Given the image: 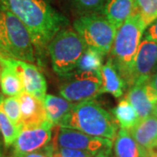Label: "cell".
Segmentation results:
<instances>
[{
  "instance_id": "1",
  "label": "cell",
  "mask_w": 157,
  "mask_h": 157,
  "mask_svg": "<svg viewBox=\"0 0 157 157\" xmlns=\"http://www.w3.org/2000/svg\"><path fill=\"white\" fill-rule=\"evenodd\" d=\"M0 8L10 11L25 25L37 49L47 47L67 24L66 17L44 0H0Z\"/></svg>"
},
{
  "instance_id": "2",
  "label": "cell",
  "mask_w": 157,
  "mask_h": 157,
  "mask_svg": "<svg viewBox=\"0 0 157 157\" xmlns=\"http://www.w3.org/2000/svg\"><path fill=\"white\" fill-rule=\"evenodd\" d=\"M59 127L76 129L86 135L112 140L119 128L114 117L94 100L75 103Z\"/></svg>"
},
{
  "instance_id": "3",
  "label": "cell",
  "mask_w": 157,
  "mask_h": 157,
  "mask_svg": "<svg viewBox=\"0 0 157 157\" xmlns=\"http://www.w3.org/2000/svg\"><path fill=\"white\" fill-rule=\"evenodd\" d=\"M146 26L140 15L134 13L117 28L110 59L124 79L127 88L132 86V73L135 57Z\"/></svg>"
},
{
  "instance_id": "4",
  "label": "cell",
  "mask_w": 157,
  "mask_h": 157,
  "mask_svg": "<svg viewBox=\"0 0 157 157\" xmlns=\"http://www.w3.org/2000/svg\"><path fill=\"white\" fill-rule=\"evenodd\" d=\"M47 48L54 72L66 77L75 71L86 45L75 30L63 28L51 40Z\"/></svg>"
},
{
  "instance_id": "5",
  "label": "cell",
  "mask_w": 157,
  "mask_h": 157,
  "mask_svg": "<svg viewBox=\"0 0 157 157\" xmlns=\"http://www.w3.org/2000/svg\"><path fill=\"white\" fill-rule=\"evenodd\" d=\"M0 24L6 56L25 62L35 60L34 44L28 29L10 11L0 8Z\"/></svg>"
},
{
  "instance_id": "6",
  "label": "cell",
  "mask_w": 157,
  "mask_h": 157,
  "mask_svg": "<svg viewBox=\"0 0 157 157\" xmlns=\"http://www.w3.org/2000/svg\"><path fill=\"white\" fill-rule=\"evenodd\" d=\"M73 27L86 47L99 52L103 56L110 52L117 28L101 13L80 16L74 21Z\"/></svg>"
},
{
  "instance_id": "7",
  "label": "cell",
  "mask_w": 157,
  "mask_h": 157,
  "mask_svg": "<svg viewBox=\"0 0 157 157\" xmlns=\"http://www.w3.org/2000/svg\"><path fill=\"white\" fill-rule=\"evenodd\" d=\"M52 143L55 147L83 150L95 157H110L113 140L86 135L76 129L59 127Z\"/></svg>"
},
{
  "instance_id": "8",
  "label": "cell",
  "mask_w": 157,
  "mask_h": 157,
  "mask_svg": "<svg viewBox=\"0 0 157 157\" xmlns=\"http://www.w3.org/2000/svg\"><path fill=\"white\" fill-rule=\"evenodd\" d=\"M59 86L61 97L72 103L92 101L101 94V73L74 71Z\"/></svg>"
},
{
  "instance_id": "9",
  "label": "cell",
  "mask_w": 157,
  "mask_h": 157,
  "mask_svg": "<svg viewBox=\"0 0 157 157\" xmlns=\"http://www.w3.org/2000/svg\"><path fill=\"white\" fill-rule=\"evenodd\" d=\"M51 124L39 127H24L13 143L14 155H23L37 151L48 145L52 140Z\"/></svg>"
},
{
  "instance_id": "10",
  "label": "cell",
  "mask_w": 157,
  "mask_h": 157,
  "mask_svg": "<svg viewBox=\"0 0 157 157\" xmlns=\"http://www.w3.org/2000/svg\"><path fill=\"white\" fill-rule=\"evenodd\" d=\"M125 98L134 107L140 120L155 114L157 94L152 88L148 79L135 82L129 87Z\"/></svg>"
},
{
  "instance_id": "11",
  "label": "cell",
  "mask_w": 157,
  "mask_h": 157,
  "mask_svg": "<svg viewBox=\"0 0 157 157\" xmlns=\"http://www.w3.org/2000/svg\"><path fill=\"white\" fill-rule=\"evenodd\" d=\"M156 67L157 43L144 39L140 41L135 57L132 73V86L139 80L148 79Z\"/></svg>"
},
{
  "instance_id": "12",
  "label": "cell",
  "mask_w": 157,
  "mask_h": 157,
  "mask_svg": "<svg viewBox=\"0 0 157 157\" xmlns=\"http://www.w3.org/2000/svg\"><path fill=\"white\" fill-rule=\"evenodd\" d=\"M15 66L21 78L24 91L40 101H44L46 95L47 84L45 77L36 66L30 62L15 59Z\"/></svg>"
},
{
  "instance_id": "13",
  "label": "cell",
  "mask_w": 157,
  "mask_h": 157,
  "mask_svg": "<svg viewBox=\"0 0 157 157\" xmlns=\"http://www.w3.org/2000/svg\"><path fill=\"white\" fill-rule=\"evenodd\" d=\"M17 98L20 105L22 128L50 124L47 120L43 101L25 91L17 96Z\"/></svg>"
},
{
  "instance_id": "14",
  "label": "cell",
  "mask_w": 157,
  "mask_h": 157,
  "mask_svg": "<svg viewBox=\"0 0 157 157\" xmlns=\"http://www.w3.org/2000/svg\"><path fill=\"white\" fill-rule=\"evenodd\" d=\"M1 76L0 85L2 93L8 97H16L24 92L21 78L15 66V59L0 56Z\"/></svg>"
},
{
  "instance_id": "15",
  "label": "cell",
  "mask_w": 157,
  "mask_h": 157,
  "mask_svg": "<svg viewBox=\"0 0 157 157\" xmlns=\"http://www.w3.org/2000/svg\"><path fill=\"white\" fill-rule=\"evenodd\" d=\"M129 132L140 146L141 151L155 147H157V116L153 114L140 120Z\"/></svg>"
},
{
  "instance_id": "16",
  "label": "cell",
  "mask_w": 157,
  "mask_h": 157,
  "mask_svg": "<svg viewBox=\"0 0 157 157\" xmlns=\"http://www.w3.org/2000/svg\"><path fill=\"white\" fill-rule=\"evenodd\" d=\"M101 94L108 93L115 98L121 97L127 85L109 58L101 69Z\"/></svg>"
},
{
  "instance_id": "17",
  "label": "cell",
  "mask_w": 157,
  "mask_h": 157,
  "mask_svg": "<svg viewBox=\"0 0 157 157\" xmlns=\"http://www.w3.org/2000/svg\"><path fill=\"white\" fill-rule=\"evenodd\" d=\"M135 12L134 0H107L101 14L118 28Z\"/></svg>"
},
{
  "instance_id": "18",
  "label": "cell",
  "mask_w": 157,
  "mask_h": 157,
  "mask_svg": "<svg viewBox=\"0 0 157 157\" xmlns=\"http://www.w3.org/2000/svg\"><path fill=\"white\" fill-rule=\"evenodd\" d=\"M47 120L50 124L54 128L59 126L61 121L73 107L74 103L70 102L63 97L46 94L43 101Z\"/></svg>"
},
{
  "instance_id": "19",
  "label": "cell",
  "mask_w": 157,
  "mask_h": 157,
  "mask_svg": "<svg viewBox=\"0 0 157 157\" xmlns=\"http://www.w3.org/2000/svg\"><path fill=\"white\" fill-rule=\"evenodd\" d=\"M113 141L115 157H142L141 149L128 130L121 128Z\"/></svg>"
},
{
  "instance_id": "20",
  "label": "cell",
  "mask_w": 157,
  "mask_h": 157,
  "mask_svg": "<svg viewBox=\"0 0 157 157\" xmlns=\"http://www.w3.org/2000/svg\"><path fill=\"white\" fill-rule=\"evenodd\" d=\"M113 116L121 128L130 130L140 121V117L134 107L126 98L121 100L113 109Z\"/></svg>"
},
{
  "instance_id": "21",
  "label": "cell",
  "mask_w": 157,
  "mask_h": 157,
  "mask_svg": "<svg viewBox=\"0 0 157 157\" xmlns=\"http://www.w3.org/2000/svg\"><path fill=\"white\" fill-rule=\"evenodd\" d=\"M104 57L105 56H103L99 52L89 47H86L78 60L75 71L100 73L103 66Z\"/></svg>"
},
{
  "instance_id": "22",
  "label": "cell",
  "mask_w": 157,
  "mask_h": 157,
  "mask_svg": "<svg viewBox=\"0 0 157 157\" xmlns=\"http://www.w3.org/2000/svg\"><path fill=\"white\" fill-rule=\"evenodd\" d=\"M3 95H0V131L4 137L6 147L13 145L21 128L16 127L7 117L2 107Z\"/></svg>"
},
{
  "instance_id": "23",
  "label": "cell",
  "mask_w": 157,
  "mask_h": 157,
  "mask_svg": "<svg viewBox=\"0 0 157 157\" xmlns=\"http://www.w3.org/2000/svg\"><path fill=\"white\" fill-rule=\"evenodd\" d=\"M134 4L135 13L140 15L146 27L157 18V0H134Z\"/></svg>"
},
{
  "instance_id": "24",
  "label": "cell",
  "mask_w": 157,
  "mask_h": 157,
  "mask_svg": "<svg viewBox=\"0 0 157 157\" xmlns=\"http://www.w3.org/2000/svg\"><path fill=\"white\" fill-rule=\"evenodd\" d=\"M107 0H70L74 10L80 16L101 13Z\"/></svg>"
},
{
  "instance_id": "25",
  "label": "cell",
  "mask_w": 157,
  "mask_h": 157,
  "mask_svg": "<svg viewBox=\"0 0 157 157\" xmlns=\"http://www.w3.org/2000/svg\"><path fill=\"white\" fill-rule=\"evenodd\" d=\"M2 107L12 123L16 127L22 128L21 126V113H20V105L17 96L16 97H7L2 101Z\"/></svg>"
},
{
  "instance_id": "26",
  "label": "cell",
  "mask_w": 157,
  "mask_h": 157,
  "mask_svg": "<svg viewBox=\"0 0 157 157\" xmlns=\"http://www.w3.org/2000/svg\"><path fill=\"white\" fill-rule=\"evenodd\" d=\"M54 151L55 147L53 143H49L39 150L23 155H14V157H53Z\"/></svg>"
},
{
  "instance_id": "27",
  "label": "cell",
  "mask_w": 157,
  "mask_h": 157,
  "mask_svg": "<svg viewBox=\"0 0 157 157\" xmlns=\"http://www.w3.org/2000/svg\"><path fill=\"white\" fill-rule=\"evenodd\" d=\"M55 151L59 157H95L88 152L67 147H55Z\"/></svg>"
},
{
  "instance_id": "28",
  "label": "cell",
  "mask_w": 157,
  "mask_h": 157,
  "mask_svg": "<svg viewBox=\"0 0 157 157\" xmlns=\"http://www.w3.org/2000/svg\"><path fill=\"white\" fill-rule=\"evenodd\" d=\"M144 39L157 43V18L145 30Z\"/></svg>"
},
{
  "instance_id": "29",
  "label": "cell",
  "mask_w": 157,
  "mask_h": 157,
  "mask_svg": "<svg viewBox=\"0 0 157 157\" xmlns=\"http://www.w3.org/2000/svg\"><path fill=\"white\" fill-rule=\"evenodd\" d=\"M148 81H149V84L152 86V88L155 90V92L157 94V67L155 69L154 73H152L150 78H148Z\"/></svg>"
},
{
  "instance_id": "30",
  "label": "cell",
  "mask_w": 157,
  "mask_h": 157,
  "mask_svg": "<svg viewBox=\"0 0 157 157\" xmlns=\"http://www.w3.org/2000/svg\"><path fill=\"white\" fill-rule=\"evenodd\" d=\"M141 154L142 157H157V147L148 150L141 151Z\"/></svg>"
},
{
  "instance_id": "31",
  "label": "cell",
  "mask_w": 157,
  "mask_h": 157,
  "mask_svg": "<svg viewBox=\"0 0 157 157\" xmlns=\"http://www.w3.org/2000/svg\"><path fill=\"white\" fill-rule=\"evenodd\" d=\"M0 56H6L4 44H3V35H2V28H1V24H0Z\"/></svg>"
},
{
  "instance_id": "32",
  "label": "cell",
  "mask_w": 157,
  "mask_h": 157,
  "mask_svg": "<svg viewBox=\"0 0 157 157\" xmlns=\"http://www.w3.org/2000/svg\"><path fill=\"white\" fill-rule=\"evenodd\" d=\"M53 157H59V155L57 154L56 151H54V155H53Z\"/></svg>"
},
{
  "instance_id": "33",
  "label": "cell",
  "mask_w": 157,
  "mask_h": 157,
  "mask_svg": "<svg viewBox=\"0 0 157 157\" xmlns=\"http://www.w3.org/2000/svg\"><path fill=\"white\" fill-rule=\"evenodd\" d=\"M155 113H157V103H156V105H155Z\"/></svg>"
},
{
  "instance_id": "34",
  "label": "cell",
  "mask_w": 157,
  "mask_h": 157,
  "mask_svg": "<svg viewBox=\"0 0 157 157\" xmlns=\"http://www.w3.org/2000/svg\"><path fill=\"white\" fill-rule=\"evenodd\" d=\"M0 157H7V156H4V155H0Z\"/></svg>"
},
{
  "instance_id": "35",
  "label": "cell",
  "mask_w": 157,
  "mask_h": 157,
  "mask_svg": "<svg viewBox=\"0 0 157 157\" xmlns=\"http://www.w3.org/2000/svg\"><path fill=\"white\" fill-rule=\"evenodd\" d=\"M0 76H1V70H0Z\"/></svg>"
},
{
  "instance_id": "36",
  "label": "cell",
  "mask_w": 157,
  "mask_h": 157,
  "mask_svg": "<svg viewBox=\"0 0 157 157\" xmlns=\"http://www.w3.org/2000/svg\"><path fill=\"white\" fill-rule=\"evenodd\" d=\"M155 115H156V116H157V113H155Z\"/></svg>"
},
{
  "instance_id": "37",
  "label": "cell",
  "mask_w": 157,
  "mask_h": 157,
  "mask_svg": "<svg viewBox=\"0 0 157 157\" xmlns=\"http://www.w3.org/2000/svg\"><path fill=\"white\" fill-rule=\"evenodd\" d=\"M110 157H112V156H110Z\"/></svg>"
}]
</instances>
